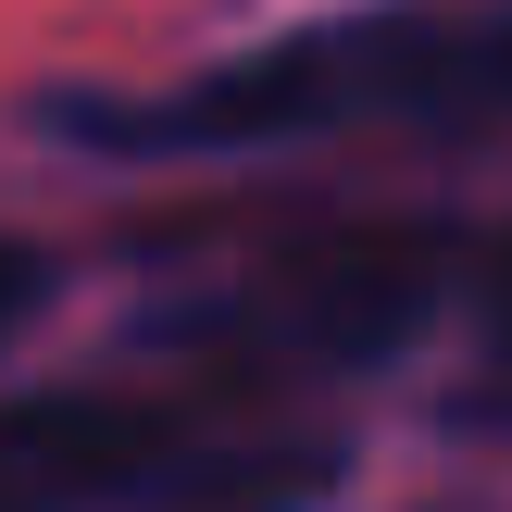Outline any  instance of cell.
Listing matches in <instances>:
<instances>
[{
    "instance_id": "cell-1",
    "label": "cell",
    "mask_w": 512,
    "mask_h": 512,
    "mask_svg": "<svg viewBox=\"0 0 512 512\" xmlns=\"http://www.w3.org/2000/svg\"><path fill=\"white\" fill-rule=\"evenodd\" d=\"M463 113H512V13H338L138 100H50L63 138L125 150V163L288 150V138H338V125H463Z\"/></svg>"
},
{
    "instance_id": "cell-2",
    "label": "cell",
    "mask_w": 512,
    "mask_h": 512,
    "mask_svg": "<svg viewBox=\"0 0 512 512\" xmlns=\"http://www.w3.org/2000/svg\"><path fill=\"white\" fill-rule=\"evenodd\" d=\"M338 475L325 425H225L200 388L0 400V512H325Z\"/></svg>"
},
{
    "instance_id": "cell-3",
    "label": "cell",
    "mask_w": 512,
    "mask_h": 512,
    "mask_svg": "<svg viewBox=\"0 0 512 512\" xmlns=\"http://www.w3.org/2000/svg\"><path fill=\"white\" fill-rule=\"evenodd\" d=\"M475 238L450 213H388V225H325V238L275 250L263 275L188 313V338L225 350L213 388H263V375H375L463 300Z\"/></svg>"
},
{
    "instance_id": "cell-4",
    "label": "cell",
    "mask_w": 512,
    "mask_h": 512,
    "mask_svg": "<svg viewBox=\"0 0 512 512\" xmlns=\"http://www.w3.org/2000/svg\"><path fill=\"white\" fill-rule=\"evenodd\" d=\"M450 313H463V388H450V425L512 438V225H500V238H475Z\"/></svg>"
},
{
    "instance_id": "cell-5",
    "label": "cell",
    "mask_w": 512,
    "mask_h": 512,
    "mask_svg": "<svg viewBox=\"0 0 512 512\" xmlns=\"http://www.w3.org/2000/svg\"><path fill=\"white\" fill-rule=\"evenodd\" d=\"M50 300H63V250H38V238H13V225H0V350H13Z\"/></svg>"
}]
</instances>
